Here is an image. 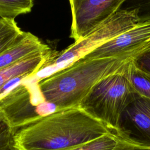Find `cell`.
Wrapping results in <instances>:
<instances>
[{
    "instance_id": "obj_1",
    "label": "cell",
    "mask_w": 150,
    "mask_h": 150,
    "mask_svg": "<svg viewBox=\"0 0 150 150\" xmlns=\"http://www.w3.org/2000/svg\"><path fill=\"white\" fill-rule=\"evenodd\" d=\"M111 133L80 108L59 111L16 131L17 150H70Z\"/></svg>"
},
{
    "instance_id": "obj_2",
    "label": "cell",
    "mask_w": 150,
    "mask_h": 150,
    "mask_svg": "<svg viewBox=\"0 0 150 150\" xmlns=\"http://www.w3.org/2000/svg\"><path fill=\"white\" fill-rule=\"evenodd\" d=\"M131 58H80L50 76L39 80L38 85L46 101L54 105L57 111L79 108L98 81L121 71Z\"/></svg>"
},
{
    "instance_id": "obj_3",
    "label": "cell",
    "mask_w": 150,
    "mask_h": 150,
    "mask_svg": "<svg viewBox=\"0 0 150 150\" xmlns=\"http://www.w3.org/2000/svg\"><path fill=\"white\" fill-rule=\"evenodd\" d=\"M128 63L121 71L98 81L79 105L90 116L103 123L110 132L125 107L139 96L126 76L125 71Z\"/></svg>"
},
{
    "instance_id": "obj_4",
    "label": "cell",
    "mask_w": 150,
    "mask_h": 150,
    "mask_svg": "<svg viewBox=\"0 0 150 150\" xmlns=\"http://www.w3.org/2000/svg\"><path fill=\"white\" fill-rule=\"evenodd\" d=\"M38 81L20 83L0 97V115L15 130L57 111L45 99Z\"/></svg>"
},
{
    "instance_id": "obj_5",
    "label": "cell",
    "mask_w": 150,
    "mask_h": 150,
    "mask_svg": "<svg viewBox=\"0 0 150 150\" xmlns=\"http://www.w3.org/2000/svg\"><path fill=\"white\" fill-rule=\"evenodd\" d=\"M139 24L136 8L119 9L101 26L79 42H74L60 53L51 56L46 66L75 61Z\"/></svg>"
},
{
    "instance_id": "obj_6",
    "label": "cell",
    "mask_w": 150,
    "mask_h": 150,
    "mask_svg": "<svg viewBox=\"0 0 150 150\" xmlns=\"http://www.w3.org/2000/svg\"><path fill=\"white\" fill-rule=\"evenodd\" d=\"M125 0H71L70 38L75 42L85 39L121 9Z\"/></svg>"
},
{
    "instance_id": "obj_7",
    "label": "cell",
    "mask_w": 150,
    "mask_h": 150,
    "mask_svg": "<svg viewBox=\"0 0 150 150\" xmlns=\"http://www.w3.org/2000/svg\"><path fill=\"white\" fill-rule=\"evenodd\" d=\"M111 132L125 142L150 148V99L139 96L131 102Z\"/></svg>"
},
{
    "instance_id": "obj_8",
    "label": "cell",
    "mask_w": 150,
    "mask_h": 150,
    "mask_svg": "<svg viewBox=\"0 0 150 150\" xmlns=\"http://www.w3.org/2000/svg\"><path fill=\"white\" fill-rule=\"evenodd\" d=\"M149 46L150 22H146L139 23L133 28L96 47L81 58L97 59L133 57Z\"/></svg>"
},
{
    "instance_id": "obj_9",
    "label": "cell",
    "mask_w": 150,
    "mask_h": 150,
    "mask_svg": "<svg viewBox=\"0 0 150 150\" xmlns=\"http://www.w3.org/2000/svg\"><path fill=\"white\" fill-rule=\"evenodd\" d=\"M51 50L40 52L0 70V97L14 84L30 77L43 68L52 56Z\"/></svg>"
},
{
    "instance_id": "obj_10",
    "label": "cell",
    "mask_w": 150,
    "mask_h": 150,
    "mask_svg": "<svg viewBox=\"0 0 150 150\" xmlns=\"http://www.w3.org/2000/svg\"><path fill=\"white\" fill-rule=\"evenodd\" d=\"M50 49L39 38L30 32H25L12 46L0 55V70L11 66L37 53Z\"/></svg>"
},
{
    "instance_id": "obj_11",
    "label": "cell",
    "mask_w": 150,
    "mask_h": 150,
    "mask_svg": "<svg viewBox=\"0 0 150 150\" xmlns=\"http://www.w3.org/2000/svg\"><path fill=\"white\" fill-rule=\"evenodd\" d=\"M125 72L135 92L141 97L150 99V74L137 68L131 59L128 63Z\"/></svg>"
},
{
    "instance_id": "obj_12",
    "label": "cell",
    "mask_w": 150,
    "mask_h": 150,
    "mask_svg": "<svg viewBox=\"0 0 150 150\" xmlns=\"http://www.w3.org/2000/svg\"><path fill=\"white\" fill-rule=\"evenodd\" d=\"M14 19L0 18V55L23 35Z\"/></svg>"
},
{
    "instance_id": "obj_13",
    "label": "cell",
    "mask_w": 150,
    "mask_h": 150,
    "mask_svg": "<svg viewBox=\"0 0 150 150\" xmlns=\"http://www.w3.org/2000/svg\"><path fill=\"white\" fill-rule=\"evenodd\" d=\"M33 4L32 0H0V18L14 19L18 15L30 12Z\"/></svg>"
},
{
    "instance_id": "obj_14",
    "label": "cell",
    "mask_w": 150,
    "mask_h": 150,
    "mask_svg": "<svg viewBox=\"0 0 150 150\" xmlns=\"http://www.w3.org/2000/svg\"><path fill=\"white\" fill-rule=\"evenodd\" d=\"M117 143V137L111 132L70 150H112Z\"/></svg>"
},
{
    "instance_id": "obj_15",
    "label": "cell",
    "mask_w": 150,
    "mask_h": 150,
    "mask_svg": "<svg viewBox=\"0 0 150 150\" xmlns=\"http://www.w3.org/2000/svg\"><path fill=\"white\" fill-rule=\"evenodd\" d=\"M15 132L0 115V150H17L14 146Z\"/></svg>"
},
{
    "instance_id": "obj_16",
    "label": "cell",
    "mask_w": 150,
    "mask_h": 150,
    "mask_svg": "<svg viewBox=\"0 0 150 150\" xmlns=\"http://www.w3.org/2000/svg\"><path fill=\"white\" fill-rule=\"evenodd\" d=\"M131 61L137 68L150 74V46L133 57Z\"/></svg>"
},
{
    "instance_id": "obj_17",
    "label": "cell",
    "mask_w": 150,
    "mask_h": 150,
    "mask_svg": "<svg viewBox=\"0 0 150 150\" xmlns=\"http://www.w3.org/2000/svg\"><path fill=\"white\" fill-rule=\"evenodd\" d=\"M138 11L139 23L150 22V1H145L135 8Z\"/></svg>"
},
{
    "instance_id": "obj_18",
    "label": "cell",
    "mask_w": 150,
    "mask_h": 150,
    "mask_svg": "<svg viewBox=\"0 0 150 150\" xmlns=\"http://www.w3.org/2000/svg\"><path fill=\"white\" fill-rule=\"evenodd\" d=\"M112 150H150V148L137 146L118 138V143Z\"/></svg>"
}]
</instances>
